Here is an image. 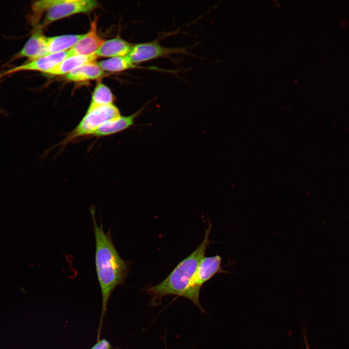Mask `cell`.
Masks as SVG:
<instances>
[{"label": "cell", "mask_w": 349, "mask_h": 349, "mask_svg": "<svg viewBox=\"0 0 349 349\" xmlns=\"http://www.w3.org/2000/svg\"><path fill=\"white\" fill-rule=\"evenodd\" d=\"M95 242V266L102 296V309L97 339L99 338L108 302L113 290L124 283L129 270L128 262L124 260L113 243L111 234L105 232L95 218L94 206L90 208Z\"/></svg>", "instance_id": "obj_1"}, {"label": "cell", "mask_w": 349, "mask_h": 349, "mask_svg": "<svg viewBox=\"0 0 349 349\" xmlns=\"http://www.w3.org/2000/svg\"><path fill=\"white\" fill-rule=\"evenodd\" d=\"M211 225L206 231L205 238L198 247L187 257L181 261L162 282L147 287L145 290L153 296L152 302L165 296L177 295L185 297L197 268L205 257L209 244L208 239Z\"/></svg>", "instance_id": "obj_2"}, {"label": "cell", "mask_w": 349, "mask_h": 349, "mask_svg": "<svg viewBox=\"0 0 349 349\" xmlns=\"http://www.w3.org/2000/svg\"><path fill=\"white\" fill-rule=\"evenodd\" d=\"M120 116V112L113 104L87 109L78 125L57 145L65 146L77 138L90 136L103 124Z\"/></svg>", "instance_id": "obj_3"}, {"label": "cell", "mask_w": 349, "mask_h": 349, "mask_svg": "<svg viewBox=\"0 0 349 349\" xmlns=\"http://www.w3.org/2000/svg\"><path fill=\"white\" fill-rule=\"evenodd\" d=\"M224 272H227L222 270L221 257L219 255L204 257L192 277L185 298L191 301L202 311H204L199 301L201 287L216 274Z\"/></svg>", "instance_id": "obj_4"}, {"label": "cell", "mask_w": 349, "mask_h": 349, "mask_svg": "<svg viewBox=\"0 0 349 349\" xmlns=\"http://www.w3.org/2000/svg\"><path fill=\"white\" fill-rule=\"evenodd\" d=\"M94 0H56L46 12L42 23L37 28L42 29L52 22L80 13H87L96 7Z\"/></svg>", "instance_id": "obj_5"}, {"label": "cell", "mask_w": 349, "mask_h": 349, "mask_svg": "<svg viewBox=\"0 0 349 349\" xmlns=\"http://www.w3.org/2000/svg\"><path fill=\"white\" fill-rule=\"evenodd\" d=\"M188 48H167L154 41L133 45L127 57L137 64L154 59L167 57L172 54H188Z\"/></svg>", "instance_id": "obj_6"}, {"label": "cell", "mask_w": 349, "mask_h": 349, "mask_svg": "<svg viewBox=\"0 0 349 349\" xmlns=\"http://www.w3.org/2000/svg\"><path fill=\"white\" fill-rule=\"evenodd\" d=\"M70 56L69 49L63 52L48 54L3 72L0 74V79L8 75L23 71H39L46 74Z\"/></svg>", "instance_id": "obj_7"}, {"label": "cell", "mask_w": 349, "mask_h": 349, "mask_svg": "<svg viewBox=\"0 0 349 349\" xmlns=\"http://www.w3.org/2000/svg\"><path fill=\"white\" fill-rule=\"evenodd\" d=\"M41 29L39 28L36 29L21 49L14 56L11 61L21 58H28L29 61H30L48 54L47 37L43 34Z\"/></svg>", "instance_id": "obj_8"}, {"label": "cell", "mask_w": 349, "mask_h": 349, "mask_svg": "<svg viewBox=\"0 0 349 349\" xmlns=\"http://www.w3.org/2000/svg\"><path fill=\"white\" fill-rule=\"evenodd\" d=\"M97 20L95 18L91 23L89 32L69 49L70 56L94 54L102 45L105 40L97 33Z\"/></svg>", "instance_id": "obj_9"}, {"label": "cell", "mask_w": 349, "mask_h": 349, "mask_svg": "<svg viewBox=\"0 0 349 349\" xmlns=\"http://www.w3.org/2000/svg\"><path fill=\"white\" fill-rule=\"evenodd\" d=\"M143 107L137 111L129 116H121L102 125L90 136L103 137L122 131L132 126L136 117L140 115L144 109Z\"/></svg>", "instance_id": "obj_10"}, {"label": "cell", "mask_w": 349, "mask_h": 349, "mask_svg": "<svg viewBox=\"0 0 349 349\" xmlns=\"http://www.w3.org/2000/svg\"><path fill=\"white\" fill-rule=\"evenodd\" d=\"M133 45L120 38H115L105 41L95 54L98 57L127 56Z\"/></svg>", "instance_id": "obj_11"}, {"label": "cell", "mask_w": 349, "mask_h": 349, "mask_svg": "<svg viewBox=\"0 0 349 349\" xmlns=\"http://www.w3.org/2000/svg\"><path fill=\"white\" fill-rule=\"evenodd\" d=\"M104 71L97 63L91 62L77 67L65 75L66 79L71 81L80 82L95 79L103 77Z\"/></svg>", "instance_id": "obj_12"}, {"label": "cell", "mask_w": 349, "mask_h": 349, "mask_svg": "<svg viewBox=\"0 0 349 349\" xmlns=\"http://www.w3.org/2000/svg\"><path fill=\"white\" fill-rule=\"evenodd\" d=\"M98 57L95 53L89 55H75L66 58L46 74L52 75L67 74L85 63L94 62Z\"/></svg>", "instance_id": "obj_13"}, {"label": "cell", "mask_w": 349, "mask_h": 349, "mask_svg": "<svg viewBox=\"0 0 349 349\" xmlns=\"http://www.w3.org/2000/svg\"><path fill=\"white\" fill-rule=\"evenodd\" d=\"M84 35V34H67L47 37L48 53H55L68 50Z\"/></svg>", "instance_id": "obj_14"}, {"label": "cell", "mask_w": 349, "mask_h": 349, "mask_svg": "<svg viewBox=\"0 0 349 349\" xmlns=\"http://www.w3.org/2000/svg\"><path fill=\"white\" fill-rule=\"evenodd\" d=\"M97 64L103 71L108 72H121L129 69L137 68H149L159 70V68L153 66L144 68L137 66V64L133 63L127 56L111 58L99 62Z\"/></svg>", "instance_id": "obj_15"}, {"label": "cell", "mask_w": 349, "mask_h": 349, "mask_svg": "<svg viewBox=\"0 0 349 349\" xmlns=\"http://www.w3.org/2000/svg\"><path fill=\"white\" fill-rule=\"evenodd\" d=\"M115 97L111 90L102 82L98 83L93 93L88 109L95 107L113 104Z\"/></svg>", "instance_id": "obj_16"}, {"label": "cell", "mask_w": 349, "mask_h": 349, "mask_svg": "<svg viewBox=\"0 0 349 349\" xmlns=\"http://www.w3.org/2000/svg\"><path fill=\"white\" fill-rule=\"evenodd\" d=\"M56 1V0H46L34 2L32 8L31 21L32 24L36 26L43 13L47 12Z\"/></svg>", "instance_id": "obj_17"}, {"label": "cell", "mask_w": 349, "mask_h": 349, "mask_svg": "<svg viewBox=\"0 0 349 349\" xmlns=\"http://www.w3.org/2000/svg\"><path fill=\"white\" fill-rule=\"evenodd\" d=\"M97 341L90 349H111L112 348L110 342L106 339L103 338Z\"/></svg>", "instance_id": "obj_18"}, {"label": "cell", "mask_w": 349, "mask_h": 349, "mask_svg": "<svg viewBox=\"0 0 349 349\" xmlns=\"http://www.w3.org/2000/svg\"><path fill=\"white\" fill-rule=\"evenodd\" d=\"M304 339L305 347H306L305 349H309V347L308 344L307 343V339H306L305 335H304Z\"/></svg>", "instance_id": "obj_19"}]
</instances>
